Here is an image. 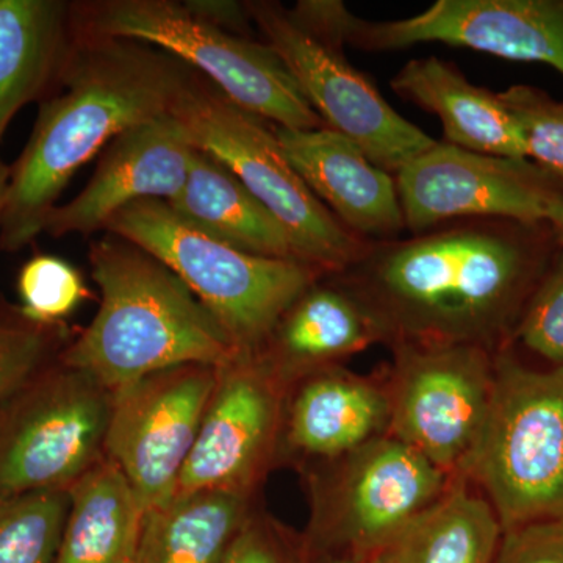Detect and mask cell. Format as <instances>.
Segmentation results:
<instances>
[{
	"label": "cell",
	"mask_w": 563,
	"mask_h": 563,
	"mask_svg": "<svg viewBox=\"0 0 563 563\" xmlns=\"http://www.w3.org/2000/svg\"><path fill=\"white\" fill-rule=\"evenodd\" d=\"M190 73L150 44L77 33L60 84L11 165L0 250H24L43 233L74 174L122 132L168 114Z\"/></svg>",
	"instance_id": "6da1fadb"
},
{
	"label": "cell",
	"mask_w": 563,
	"mask_h": 563,
	"mask_svg": "<svg viewBox=\"0 0 563 563\" xmlns=\"http://www.w3.org/2000/svg\"><path fill=\"white\" fill-rule=\"evenodd\" d=\"M532 273L512 233L472 220L372 243L340 277L376 310L391 344L492 350L512 324Z\"/></svg>",
	"instance_id": "7a4b0ae2"
},
{
	"label": "cell",
	"mask_w": 563,
	"mask_h": 563,
	"mask_svg": "<svg viewBox=\"0 0 563 563\" xmlns=\"http://www.w3.org/2000/svg\"><path fill=\"white\" fill-rule=\"evenodd\" d=\"M101 306L58 362L111 393L181 365L224 366L239 352L213 314L161 261L107 233L91 244Z\"/></svg>",
	"instance_id": "3957f363"
},
{
	"label": "cell",
	"mask_w": 563,
	"mask_h": 563,
	"mask_svg": "<svg viewBox=\"0 0 563 563\" xmlns=\"http://www.w3.org/2000/svg\"><path fill=\"white\" fill-rule=\"evenodd\" d=\"M107 233L150 252L199 299L239 354H254L303 291L328 276L298 261L258 257L211 239L158 199L131 203Z\"/></svg>",
	"instance_id": "277c9868"
},
{
	"label": "cell",
	"mask_w": 563,
	"mask_h": 563,
	"mask_svg": "<svg viewBox=\"0 0 563 563\" xmlns=\"http://www.w3.org/2000/svg\"><path fill=\"white\" fill-rule=\"evenodd\" d=\"M457 474L483 493L503 531L563 521V366L495 355L487 418Z\"/></svg>",
	"instance_id": "5b68a950"
},
{
	"label": "cell",
	"mask_w": 563,
	"mask_h": 563,
	"mask_svg": "<svg viewBox=\"0 0 563 563\" xmlns=\"http://www.w3.org/2000/svg\"><path fill=\"white\" fill-rule=\"evenodd\" d=\"M169 113L196 150L220 161L280 222L299 261L328 276L361 261L372 243L344 229L322 206L288 161L273 124L240 109L195 70Z\"/></svg>",
	"instance_id": "8992f818"
},
{
	"label": "cell",
	"mask_w": 563,
	"mask_h": 563,
	"mask_svg": "<svg viewBox=\"0 0 563 563\" xmlns=\"http://www.w3.org/2000/svg\"><path fill=\"white\" fill-rule=\"evenodd\" d=\"M73 13L80 35L157 47L201 74L240 109L277 128H325L268 44L220 31L181 2L91 0L74 2Z\"/></svg>",
	"instance_id": "52a82bcc"
},
{
	"label": "cell",
	"mask_w": 563,
	"mask_h": 563,
	"mask_svg": "<svg viewBox=\"0 0 563 563\" xmlns=\"http://www.w3.org/2000/svg\"><path fill=\"white\" fill-rule=\"evenodd\" d=\"M453 477L390 435L318 462L302 533L310 558H377L442 498Z\"/></svg>",
	"instance_id": "ba28073f"
},
{
	"label": "cell",
	"mask_w": 563,
	"mask_h": 563,
	"mask_svg": "<svg viewBox=\"0 0 563 563\" xmlns=\"http://www.w3.org/2000/svg\"><path fill=\"white\" fill-rule=\"evenodd\" d=\"M290 11L310 31L361 51L443 43L506 60L547 63L563 76V0H437L420 14L395 21L363 20L339 0H301Z\"/></svg>",
	"instance_id": "9c48e42d"
},
{
	"label": "cell",
	"mask_w": 563,
	"mask_h": 563,
	"mask_svg": "<svg viewBox=\"0 0 563 563\" xmlns=\"http://www.w3.org/2000/svg\"><path fill=\"white\" fill-rule=\"evenodd\" d=\"M113 393L58 362L36 374L0 417V501L68 492L106 457Z\"/></svg>",
	"instance_id": "30bf717a"
},
{
	"label": "cell",
	"mask_w": 563,
	"mask_h": 563,
	"mask_svg": "<svg viewBox=\"0 0 563 563\" xmlns=\"http://www.w3.org/2000/svg\"><path fill=\"white\" fill-rule=\"evenodd\" d=\"M246 7L263 43L276 52L325 128L357 144L374 165L396 174L437 143L385 101L347 60L340 41L310 31L279 2L251 0Z\"/></svg>",
	"instance_id": "8fae6325"
},
{
	"label": "cell",
	"mask_w": 563,
	"mask_h": 563,
	"mask_svg": "<svg viewBox=\"0 0 563 563\" xmlns=\"http://www.w3.org/2000/svg\"><path fill=\"white\" fill-rule=\"evenodd\" d=\"M388 435L455 476L483 431L495 355L476 344H391Z\"/></svg>",
	"instance_id": "7c38bea8"
},
{
	"label": "cell",
	"mask_w": 563,
	"mask_h": 563,
	"mask_svg": "<svg viewBox=\"0 0 563 563\" xmlns=\"http://www.w3.org/2000/svg\"><path fill=\"white\" fill-rule=\"evenodd\" d=\"M217 379L218 366L181 365L113 391L103 454L144 512L176 495Z\"/></svg>",
	"instance_id": "4fadbf2b"
},
{
	"label": "cell",
	"mask_w": 563,
	"mask_h": 563,
	"mask_svg": "<svg viewBox=\"0 0 563 563\" xmlns=\"http://www.w3.org/2000/svg\"><path fill=\"white\" fill-rule=\"evenodd\" d=\"M290 390L261 355L236 354L220 366L176 493L254 496L284 442Z\"/></svg>",
	"instance_id": "5bb4252c"
},
{
	"label": "cell",
	"mask_w": 563,
	"mask_h": 563,
	"mask_svg": "<svg viewBox=\"0 0 563 563\" xmlns=\"http://www.w3.org/2000/svg\"><path fill=\"white\" fill-rule=\"evenodd\" d=\"M406 229L413 235L455 220L548 221L563 195L528 161L435 143L395 174Z\"/></svg>",
	"instance_id": "9a60e30c"
},
{
	"label": "cell",
	"mask_w": 563,
	"mask_h": 563,
	"mask_svg": "<svg viewBox=\"0 0 563 563\" xmlns=\"http://www.w3.org/2000/svg\"><path fill=\"white\" fill-rule=\"evenodd\" d=\"M196 147L172 113L135 125L102 151L87 187L55 207L43 233L62 239L106 231L111 218L139 201L169 202L190 174Z\"/></svg>",
	"instance_id": "2e32d148"
},
{
	"label": "cell",
	"mask_w": 563,
	"mask_h": 563,
	"mask_svg": "<svg viewBox=\"0 0 563 563\" xmlns=\"http://www.w3.org/2000/svg\"><path fill=\"white\" fill-rule=\"evenodd\" d=\"M273 128L296 172L344 229L368 243L401 236L406 221L396 179L357 144L328 128Z\"/></svg>",
	"instance_id": "e0dca14e"
},
{
	"label": "cell",
	"mask_w": 563,
	"mask_h": 563,
	"mask_svg": "<svg viewBox=\"0 0 563 563\" xmlns=\"http://www.w3.org/2000/svg\"><path fill=\"white\" fill-rule=\"evenodd\" d=\"M377 343L391 339L376 310L340 277L324 276L288 307L254 354L291 388Z\"/></svg>",
	"instance_id": "ac0fdd59"
},
{
	"label": "cell",
	"mask_w": 563,
	"mask_h": 563,
	"mask_svg": "<svg viewBox=\"0 0 563 563\" xmlns=\"http://www.w3.org/2000/svg\"><path fill=\"white\" fill-rule=\"evenodd\" d=\"M388 426L387 385L336 365L292 385L282 446L302 457L331 462L388 435Z\"/></svg>",
	"instance_id": "d6986e66"
},
{
	"label": "cell",
	"mask_w": 563,
	"mask_h": 563,
	"mask_svg": "<svg viewBox=\"0 0 563 563\" xmlns=\"http://www.w3.org/2000/svg\"><path fill=\"white\" fill-rule=\"evenodd\" d=\"M76 40L73 3L0 0V139L22 107L57 90Z\"/></svg>",
	"instance_id": "ffe728a7"
},
{
	"label": "cell",
	"mask_w": 563,
	"mask_h": 563,
	"mask_svg": "<svg viewBox=\"0 0 563 563\" xmlns=\"http://www.w3.org/2000/svg\"><path fill=\"white\" fill-rule=\"evenodd\" d=\"M390 85L399 98L440 118L451 146L526 161L520 128L499 92L472 84L453 63L437 57L407 62Z\"/></svg>",
	"instance_id": "44dd1931"
},
{
	"label": "cell",
	"mask_w": 563,
	"mask_h": 563,
	"mask_svg": "<svg viewBox=\"0 0 563 563\" xmlns=\"http://www.w3.org/2000/svg\"><path fill=\"white\" fill-rule=\"evenodd\" d=\"M166 203L218 242L258 257L301 262L280 222L207 152L196 150L184 188Z\"/></svg>",
	"instance_id": "7402d4cb"
},
{
	"label": "cell",
	"mask_w": 563,
	"mask_h": 563,
	"mask_svg": "<svg viewBox=\"0 0 563 563\" xmlns=\"http://www.w3.org/2000/svg\"><path fill=\"white\" fill-rule=\"evenodd\" d=\"M252 510L250 495L176 493L144 512L133 563H221Z\"/></svg>",
	"instance_id": "603a6c76"
},
{
	"label": "cell",
	"mask_w": 563,
	"mask_h": 563,
	"mask_svg": "<svg viewBox=\"0 0 563 563\" xmlns=\"http://www.w3.org/2000/svg\"><path fill=\"white\" fill-rule=\"evenodd\" d=\"M68 493L54 563H133L144 509L120 468L103 457Z\"/></svg>",
	"instance_id": "cb8c5ba5"
},
{
	"label": "cell",
	"mask_w": 563,
	"mask_h": 563,
	"mask_svg": "<svg viewBox=\"0 0 563 563\" xmlns=\"http://www.w3.org/2000/svg\"><path fill=\"white\" fill-rule=\"evenodd\" d=\"M498 515L462 474L439 501L377 555L383 563H493L503 539Z\"/></svg>",
	"instance_id": "d4e9b609"
},
{
	"label": "cell",
	"mask_w": 563,
	"mask_h": 563,
	"mask_svg": "<svg viewBox=\"0 0 563 563\" xmlns=\"http://www.w3.org/2000/svg\"><path fill=\"white\" fill-rule=\"evenodd\" d=\"M68 510L65 490L0 501V563H54Z\"/></svg>",
	"instance_id": "484cf974"
},
{
	"label": "cell",
	"mask_w": 563,
	"mask_h": 563,
	"mask_svg": "<svg viewBox=\"0 0 563 563\" xmlns=\"http://www.w3.org/2000/svg\"><path fill=\"white\" fill-rule=\"evenodd\" d=\"M22 307L29 321L58 325L90 296L81 274L54 255H36L22 266L18 279Z\"/></svg>",
	"instance_id": "4316f807"
},
{
	"label": "cell",
	"mask_w": 563,
	"mask_h": 563,
	"mask_svg": "<svg viewBox=\"0 0 563 563\" xmlns=\"http://www.w3.org/2000/svg\"><path fill=\"white\" fill-rule=\"evenodd\" d=\"M499 98L520 128L526 161L532 158L551 179L563 181V103L525 85L499 92Z\"/></svg>",
	"instance_id": "83f0119b"
},
{
	"label": "cell",
	"mask_w": 563,
	"mask_h": 563,
	"mask_svg": "<svg viewBox=\"0 0 563 563\" xmlns=\"http://www.w3.org/2000/svg\"><path fill=\"white\" fill-rule=\"evenodd\" d=\"M62 333V324H36L21 312L0 314V404L9 402L41 372Z\"/></svg>",
	"instance_id": "f1b7e54d"
},
{
	"label": "cell",
	"mask_w": 563,
	"mask_h": 563,
	"mask_svg": "<svg viewBox=\"0 0 563 563\" xmlns=\"http://www.w3.org/2000/svg\"><path fill=\"white\" fill-rule=\"evenodd\" d=\"M515 333L529 351L563 366V254L533 292Z\"/></svg>",
	"instance_id": "f546056e"
},
{
	"label": "cell",
	"mask_w": 563,
	"mask_h": 563,
	"mask_svg": "<svg viewBox=\"0 0 563 563\" xmlns=\"http://www.w3.org/2000/svg\"><path fill=\"white\" fill-rule=\"evenodd\" d=\"M221 563H312L302 533L252 510Z\"/></svg>",
	"instance_id": "4dcf8cb0"
},
{
	"label": "cell",
	"mask_w": 563,
	"mask_h": 563,
	"mask_svg": "<svg viewBox=\"0 0 563 563\" xmlns=\"http://www.w3.org/2000/svg\"><path fill=\"white\" fill-rule=\"evenodd\" d=\"M493 563H563V521H540L504 531Z\"/></svg>",
	"instance_id": "1f68e13d"
},
{
	"label": "cell",
	"mask_w": 563,
	"mask_h": 563,
	"mask_svg": "<svg viewBox=\"0 0 563 563\" xmlns=\"http://www.w3.org/2000/svg\"><path fill=\"white\" fill-rule=\"evenodd\" d=\"M185 9L199 20L209 22L214 27L242 38L254 40L255 27L247 11L246 2L233 0H185Z\"/></svg>",
	"instance_id": "d6a6232c"
},
{
	"label": "cell",
	"mask_w": 563,
	"mask_h": 563,
	"mask_svg": "<svg viewBox=\"0 0 563 563\" xmlns=\"http://www.w3.org/2000/svg\"><path fill=\"white\" fill-rule=\"evenodd\" d=\"M11 166L0 157V221H2L3 210H5L7 195H9Z\"/></svg>",
	"instance_id": "836d02e7"
},
{
	"label": "cell",
	"mask_w": 563,
	"mask_h": 563,
	"mask_svg": "<svg viewBox=\"0 0 563 563\" xmlns=\"http://www.w3.org/2000/svg\"><path fill=\"white\" fill-rule=\"evenodd\" d=\"M548 222L553 225L563 243V196L551 207L550 214H548Z\"/></svg>",
	"instance_id": "e575fe53"
},
{
	"label": "cell",
	"mask_w": 563,
	"mask_h": 563,
	"mask_svg": "<svg viewBox=\"0 0 563 563\" xmlns=\"http://www.w3.org/2000/svg\"><path fill=\"white\" fill-rule=\"evenodd\" d=\"M312 559V558H310ZM312 563H383L379 558H314Z\"/></svg>",
	"instance_id": "d590c367"
}]
</instances>
